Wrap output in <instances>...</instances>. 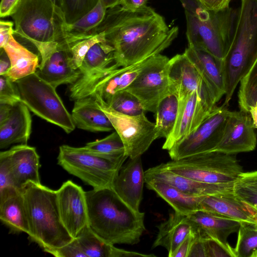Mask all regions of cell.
Masks as SVG:
<instances>
[{
  "mask_svg": "<svg viewBox=\"0 0 257 257\" xmlns=\"http://www.w3.org/2000/svg\"><path fill=\"white\" fill-rule=\"evenodd\" d=\"M100 33L101 43L112 49L114 62L121 67L160 54L178 37L179 28L169 27L163 17L148 6L130 11L118 5L107 9L93 35Z\"/></svg>",
  "mask_w": 257,
  "mask_h": 257,
  "instance_id": "obj_1",
  "label": "cell"
},
{
  "mask_svg": "<svg viewBox=\"0 0 257 257\" xmlns=\"http://www.w3.org/2000/svg\"><path fill=\"white\" fill-rule=\"evenodd\" d=\"M88 225L107 242L134 245L146 230L145 213L125 203L112 188L85 192Z\"/></svg>",
  "mask_w": 257,
  "mask_h": 257,
  "instance_id": "obj_2",
  "label": "cell"
},
{
  "mask_svg": "<svg viewBox=\"0 0 257 257\" xmlns=\"http://www.w3.org/2000/svg\"><path fill=\"white\" fill-rule=\"evenodd\" d=\"M257 59V0H241L234 33L219 65L227 106L240 80Z\"/></svg>",
  "mask_w": 257,
  "mask_h": 257,
  "instance_id": "obj_3",
  "label": "cell"
},
{
  "mask_svg": "<svg viewBox=\"0 0 257 257\" xmlns=\"http://www.w3.org/2000/svg\"><path fill=\"white\" fill-rule=\"evenodd\" d=\"M22 191L29 228L28 235L32 241L46 252L73 239L61 219L56 191L30 182Z\"/></svg>",
  "mask_w": 257,
  "mask_h": 257,
  "instance_id": "obj_4",
  "label": "cell"
},
{
  "mask_svg": "<svg viewBox=\"0 0 257 257\" xmlns=\"http://www.w3.org/2000/svg\"><path fill=\"white\" fill-rule=\"evenodd\" d=\"M237 12L230 7L211 12L202 5L192 13L185 11L188 46L206 50L220 65L232 38Z\"/></svg>",
  "mask_w": 257,
  "mask_h": 257,
  "instance_id": "obj_5",
  "label": "cell"
},
{
  "mask_svg": "<svg viewBox=\"0 0 257 257\" xmlns=\"http://www.w3.org/2000/svg\"><path fill=\"white\" fill-rule=\"evenodd\" d=\"M11 16L15 25L14 35L31 43L67 44L63 14L51 0H21Z\"/></svg>",
  "mask_w": 257,
  "mask_h": 257,
  "instance_id": "obj_6",
  "label": "cell"
},
{
  "mask_svg": "<svg viewBox=\"0 0 257 257\" xmlns=\"http://www.w3.org/2000/svg\"><path fill=\"white\" fill-rule=\"evenodd\" d=\"M128 158L125 155L105 157L83 147L63 145L59 147L58 164L93 189L112 188L114 179Z\"/></svg>",
  "mask_w": 257,
  "mask_h": 257,
  "instance_id": "obj_7",
  "label": "cell"
},
{
  "mask_svg": "<svg viewBox=\"0 0 257 257\" xmlns=\"http://www.w3.org/2000/svg\"><path fill=\"white\" fill-rule=\"evenodd\" d=\"M157 166L193 180L212 184L233 183L243 172L235 154L217 151L172 160Z\"/></svg>",
  "mask_w": 257,
  "mask_h": 257,
  "instance_id": "obj_8",
  "label": "cell"
},
{
  "mask_svg": "<svg viewBox=\"0 0 257 257\" xmlns=\"http://www.w3.org/2000/svg\"><path fill=\"white\" fill-rule=\"evenodd\" d=\"M23 102L37 116L62 128L67 134L76 127L56 88L36 73L15 82Z\"/></svg>",
  "mask_w": 257,
  "mask_h": 257,
  "instance_id": "obj_9",
  "label": "cell"
},
{
  "mask_svg": "<svg viewBox=\"0 0 257 257\" xmlns=\"http://www.w3.org/2000/svg\"><path fill=\"white\" fill-rule=\"evenodd\" d=\"M92 97L108 116L114 130L121 139L125 155L129 158L142 156L158 139L155 122L150 121L145 113L134 116L123 114L112 109L99 96Z\"/></svg>",
  "mask_w": 257,
  "mask_h": 257,
  "instance_id": "obj_10",
  "label": "cell"
},
{
  "mask_svg": "<svg viewBox=\"0 0 257 257\" xmlns=\"http://www.w3.org/2000/svg\"><path fill=\"white\" fill-rule=\"evenodd\" d=\"M230 112L223 104L215 106L194 132L168 151L172 160L214 151L222 138Z\"/></svg>",
  "mask_w": 257,
  "mask_h": 257,
  "instance_id": "obj_11",
  "label": "cell"
},
{
  "mask_svg": "<svg viewBox=\"0 0 257 257\" xmlns=\"http://www.w3.org/2000/svg\"><path fill=\"white\" fill-rule=\"evenodd\" d=\"M169 59L161 53L150 57L125 89L139 99L146 111L155 113L160 101L171 93L168 74Z\"/></svg>",
  "mask_w": 257,
  "mask_h": 257,
  "instance_id": "obj_12",
  "label": "cell"
},
{
  "mask_svg": "<svg viewBox=\"0 0 257 257\" xmlns=\"http://www.w3.org/2000/svg\"><path fill=\"white\" fill-rule=\"evenodd\" d=\"M168 74L170 92L179 100L197 91L210 111L216 106V102L202 77L184 53L169 59Z\"/></svg>",
  "mask_w": 257,
  "mask_h": 257,
  "instance_id": "obj_13",
  "label": "cell"
},
{
  "mask_svg": "<svg viewBox=\"0 0 257 257\" xmlns=\"http://www.w3.org/2000/svg\"><path fill=\"white\" fill-rule=\"evenodd\" d=\"M119 68L114 62L113 53L101 42L94 45L88 51L78 68L80 76L69 85L71 100L89 96L99 80L109 72Z\"/></svg>",
  "mask_w": 257,
  "mask_h": 257,
  "instance_id": "obj_14",
  "label": "cell"
},
{
  "mask_svg": "<svg viewBox=\"0 0 257 257\" xmlns=\"http://www.w3.org/2000/svg\"><path fill=\"white\" fill-rule=\"evenodd\" d=\"M58 210L62 222L75 238L88 225L85 192L71 180L64 182L56 191Z\"/></svg>",
  "mask_w": 257,
  "mask_h": 257,
  "instance_id": "obj_15",
  "label": "cell"
},
{
  "mask_svg": "<svg viewBox=\"0 0 257 257\" xmlns=\"http://www.w3.org/2000/svg\"><path fill=\"white\" fill-rule=\"evenodd\" d=\"M249 112L230 111L222 138L214 151L229 154L254 150L257 136Z\"/></svg>",
  "mask_w": 257,
  "mask_h": 257,
  "instance_id": "obj_16",
  "label": "cell"
},
{
  "mask_svg": "<svg viewBox=\"0 0 257 257\" xmlns=\"http://www.w3.org/2000/svg\"><path fill=\"white\" fill-rule=\"evenodd\" d=\"M211 111L197 91L179 100V111L174 128L170 136L165 139L162 149L169 150L194 132Z\"/></svg>",
  "mask_w": 257,
  "mask_h": 257,
  "instance_id": "obj_17",
  "label": "cell"
},
{
  "mask_svg": "<svg viewBox=\"0 0 257 257\" xmlns=\"http://www.w3.org/2000/svg\"><path fill=\"white\" fill-rule=\"evenodd\" d=\"M2 152L7 160L17 189L22 191L30 182L41 184L40 157L35 147L20 144Z\"/></svg>",
  "mask_w": 257,
  "mask_h": 257,
  "instance_id": "obj_18",
  "label": "cell"
},
{
  "mask_svg": "<svg viewBox=\"0 0 257 257\" xmlns=\"http://www.w3.org/2000/svg\"><path fill=\"white\" fill-rule=\"evenodd\" d=\"M145 183L141 156L129 158L114 179L112 189L118 197L135 211H140Z\"/></svg>",
  "mask_w": 257,
  "mask_h": 257,
  "instance_id": "obj_19",
  "label": "cell"
},
{
  "mask_svg": "<svg viewBox=\"0 0 257 257\" xmlns=\"http://www.w3.org/2000/svg\"><path fill=\"white\" fill-rule=\"evenodd\" d=\"M70 46L60 43L43 61L36 73L42 79L55 88L62 84L71 85L80 76L78 69H74L71 65Z\"/></svg>",
  "mask_w": 257,
  "mask_h": 257,
  "instance_id": "obj_20",
  "label": "cell"
},
{
  "mask_svg": "<svg viewBox=\"0 0 257 257\" xmlns=\"http://www.w3.org/2000/svg\"><path fill=\"white\" fill-rule=\"evenodd\" d=\"M145 180L164 182L183 193L193 196H207L233 191V183L212 184L202 182L161 169L157 166L145 172Z\"/></svg>",
  "mask_w": 257,
  "mask_h": 257,
  "instance_id": "obj_21",
  "label": "cell"
},
{
  "mask_svg": "<svg viewBox=\"0 0 257 257\" xmlns=\"http://www.w3.org/2000/svg\"><path fill=\"white\" fill-rule=\"evenodd\" d=\"M200 210L251 223H257V214L239 199L233 191L204 196Z\"/></svg>",
  "mask_w": 257,
  "mask_h": 257,
  "instance_id": "obj_22",
  "label": "cell"
},
{
  "mask_svg": "<svg viewBox=\"0 0 257 257\" xmlns=\"http://www.w3.org/2000/svg\"><path fill=\"white\" fill-rule=\"evenodd\" d=\"M158 232L152 248L165 247L172 257L179 246L190 234L197 233L198 226L188 215L177 212L169 214L167 220L158 226Z\"/></svg>",
  "mask_w": 257,
  "mask_h": 257,
  "instance_id": "obj_23",
  "label": "cell"
},
{
  "mask_svg": "<svg viewBox=\"0 0 257 257\" xmlns=\"http://www.w3.org/2000/svg\"><path fill=\"white\" fill-rule=\"evenodd\" d=\"M32 119L28 107L21 101L13 105L7 119L0 123V149L15 144H27Z\"/></svg>",
  "mask_w": 257,
  "mask_h": 257,
  "instance_id": "obj_24",
  "label": "cell"
},
{
  "mask_svg": "<svg viewBox=\"0 0 257 257\" xmlns=\"http://www.w3.org/2000/svg\"><path fill=\"white\" fill-rule=\"evenodd\" d=\"M71 114L78 128L91 132H109L114 130L109 118L92 96L75 100Z\"/></svg>",
  "mask_w": 257,
  "mask_h": 257,
  "instance_id": "obj_25",
  "label": "cell"
},
{
  "mask_svg": "<svg viewBox=\"0 0 257 257\" xmlns=\"http://www.w3.org/2000/svg\"><path fill=\"white\" fill-rule=\"evenodd\" d=\"M197 68L216 103L225 91L217 61L206 50L188 46L184 52Z\"/></svg>",
  "mask_w": 257,
  "mask_h": 257,
  "instance_id": "obj_26",
  "label": "cell"
},
{
  "mask_svg": "<svg viewBox=\"0 0 257 257\" xmlns=\"http://www.w3.org/2000/svg\"><path fill=\"white\" fill-rule=\"evenodd\" d=\"M189 216L197 224L201 236L213 239L228 247L231 246L227 241V237L238 231L241 223L238 220L202 210Z\"/></svg>",
  "mask_w": 257,
  "mask_h": 257,
  "instance_id": "obj_27",
  "label": "cell"
},
{
  "mask_svg": "<svg viewBox=\"0 0 257 257\" xmlns=\"http://www.w3.org/2000/svg\"><path fill=\"white\" fill-rule=\"evenodd\" d=\"M149 58L109 72L94 86L90 96L98 95L106 102L115 93L125 90L136 78Z\"/></svg>",
  "mask_w": 257,
  "mask_h": 257,
  "instance_id": "obj_28",
  "label": "cell"
},
{
  "mask_svg": "<svg viewBox=\"0 0 257 257\" xmlns=\"http://www.w3.org/2000/svg\"><path fill=\"white\" fill-rule=\"evenodd\" d=\"M4 49L11 63L6 76L13 81L36 73L40 64L39 56L20 44L14 35Z\"/></svg>",
  "mask_w": 257,
  "mask_h": 257,
  "instance_id": "obj_29",
  "label": "cell"
},
{
  "mask_svg": "<svg viewBox=\"0 0 257 257\" xmlns=\"http://www.w3.org/2000/svg\"><path fill=\"white\" fill-rule=\"evenodd\" d=\"M148 189L155 191L167 202L175 212L190 215L200 210V203L204 196L186 194L173 186L158 180L145 181Z\"/></svg>",
  "mask_w": 257,
  "mask_h": 257,
  "instance_id": "obj_30",
  "label": "cell"
},
{
  "mask_svg": "<svg viewBox=\"0 0 257 257\" xmlns=\"http://www.w3.org/2000/svg\"><path fill=\"white\" fill-rule=\"evenodd\" d=\"M87 257L154 256L138 252L120 249L98 236L88 225L76 237Z\"/></svg>",
  "mask_w": 257,
  "mask_h": 257,
  "instance_id": "obj_31",
  "label": "cell"
},
{
  "mask_svg": "<svg viewBox=\"0 0 257 257\" xmlns=\"http://www.w3.org/2000/svg\"><path fill=\"white\" fill-rule=\"evenodd\" d=\"M0 220L12 233H29L22 191L0 202Z\"/></svg>",
  "mask_w": 257,
  "mask_h": 257,
  "instance_id": "obj_32",
  "label": "cell"
},
{
  "mask_svg": "<svg viewBox=\"0 0 257 257\" xmlns=\"http://www.w3.org/2000/svg\"><path fill=\"white\" fill-rule=\"evenodd\" d=\"M106 10L99 1L93 9L80 19L67 24L66 42L71 46L78 41L94 36L93 32L103 20Z\"/></svg>",
  "mask_w": 257,
  "mask_h": 257,
  "instance_id": "obj_33",
  "label": "cell"
},
{
  "mask_svg": "<svg viewBox=\"0 0 257 257\" xmlns=\"http://www.w3.org/2000/svg\"><path fill=\"white\" fill-rule=\"evenodd\" d=\"M179 108V100L170 93L164 97L158 104L156 114V128L158 139H167L174 128Z\"/></svg>",
  "mask_w": 257,
  "mask_h": 257,
  "instance_id": "obj_34",
  "label": "cell"
},
{
  "mask_svg": "<svg viewBox=\"0 0 257 257\" xmlns=\"http://www.w3.org/2000/svg\"><path fill=\"white\" fill-rule=\"evenodd\" d=\"M233 192L257 214V170L240 173L233 182Z\"/></svg>",
  "mask_w": 257,
  "mask_h": 257,
  "instance_id": "obj_35",
  "label": "cell"
},
{
  "mask_svg": "<svg viewBox=\"0 0 257 257\" xmlns=\"http://www.w3.org/2000/svg\"><path fill=\"white\" fill-rule=\"evenodd\" d=\"M238 92L240 110L249 112L257 103V59L248 73L240 80Z\"/></svg>",
  "mask_w": 257,
  "mask_h": 257,
  "instance_id": "obj_36",
  "label": "cell"
},
{
  "mask_svg": "<svg viewBox=\"0 0 257 257\" xmlns=\"http://www.w3.org/2000/svg\"><path fill=\"white\" fill-rule=\"evenodd\" d=\"M84 148L102 156L117 157L125 155L124 144L116 131L102 139L87 143Z\"/></svg>",
  "mask_w": 257,
  "mask_h": 257,
  "instance_id": "obj_37",
  "label": "cell"
},
{
  "mask_svg": "<svg viewBox=\"0 0 257 257\" xmlns=\"http://www.w3.org/2000/svg\"><path fill=\"white\" fill-rule=\"evenodd\" d=\"M115 111L128 115H138L146 111L139 99L124 90L113 95L106 102Z\"/></svg>",
  "mask_w": 257,
  "mask_h": 257,
  "instance_id": "obj_38",
  "label": "cell"
},
{
  "mask_svg": "<svg viewBox=\"0 0 257 257\" xmlns=\"http://www.w3.org/2000/svg\"><path fill=\"white\" fill-rule=\"evenodd\" d=\"M256 223L241 222L234 251L236 257L250 256L257 249Z\"/></svg>",
  "mask_w": 257,
  "mask_h": 257,
  "instance_id": "obj_39",
  "label": "cell"
},
{
  "mask_svg": "<svg viewBox=\"0 0 257 257\" xmlns=\"http://www.w3.org/2000/svg\"><path fill=\"white\" fill-rule=\"evenodd\" d=\"M67 24H71L93 9L99 0H58Z\"/></svg>",
  "mask_w": 257,
  "mask_h": 257,
  "instance_id": "obj_40",
  "label": "cell"
},
{
  "mask_svg": "<svg viewBox=\"0 0 257 257\" xmlns=\"http://www.w3.org/2000/svg\"><path fill=\"white\" fill-rule=\"evenodd\" d=\"M103 41L102 33L94 36L78 41L70 47L71 65L74 69H78L90 49L95 44Z\"/></svg>",
  "mask_w": 257,
  "mask_h": 257,
  "instance_id": "obj_41",
  "label": "cell"
},
{
  "mask_svg": "<svg viewBox=\"0 0 257 257\" xmlns=\"http://www.w3.org/2000/svg\"><path fill=\"white\" fill-rule=\"evenodd\" d=\"M20 191L15 187L7 160L0 153V202Z\"/></svg>",
  "mask_w": 257,
  "mask_h": 257,
  "instance_id": "obj_42",
  "label": "cell"
},
{
  "mask_svg": "<svg viewBox=\"0 0 257 257\" xmlns=\"http://www.w3.org/2000/svg\"><path fill=\"white\" fill-rule=\"evenodd\" d=\"M0 76V103L13 106L21 102L15 82L7 76Z\"/></svg>",
  "mask_w": 257,
  "mask_h": 257,
  "instance_id": "obj_43",
  "label": "cell"
},
{
  "mask_svg": "<svg viewBox=\"0 0 257 257\" xmlns=\"http://www.w3.org/2000/svg\"><path fill=\"white\" fill-rule=\"evenodd\" d=\"M46 252L56 257H87L76 238L60 248Z\"/></svg>",
  "mask_w": 257,
  "mask_h": 257,
  "instance_id": "obj_44",
  "label": "cell"
},
{
  "mask_svg": "<svg viewBox=\"0 0 257 257\" xmlns=\"http://www.w3.org/2000/svg\"><path fill=\"white\" fill-rule=\"evenodd\" d=\"M14 23L10 21L1 20L0 22V48H4L14 35Z\"/></svg>",
  "mask_w": 257,
  "mask_h": 257,
  "instance_id": "obj_45",
  "label": "cell"
},
{
  "mask_svg": "<svg viewBox=\"0 0 257 257\" xmlns=\"http://www.w3.org/2000/svg\"><path fill=\"white\" fill-rule=\"evenodd\" d=\"M203 7L211 12H218L229 8L231 0H198Z\"/></svg>",
  "mask_w": 257,
  "mask_h": 257,
  "instance_id": "obj_46",
  "label": "cell"
},
{
  "mask_svg": "<svg viewBox=\"0 0 257 257\" xmlns=\"http://www.w3.org/2000/svg\"><path fill=\"white\" fill-rule=\"evenodd\" d=\"M197 233L188 235L179 246L172 257H188L192 244Z\"/></svg>",
  "mask_w": 257,
  "mask_h": 257,
  "instance_id": "obj_47",
  "label": "cell"
},
{
  "mask_svg": "<svg viewBox=\"0 0 257 257\" xmlns=\"http://www.w3.org/2000/svg\"><path fill=\"white\" fill-rule=\"evenodd\" d=\"M21 0H2L0 4V16H11Z\"/></svg>",
  "mask_w": 257,
  "mask_h": 257,
  "instance_id": "obj_48",
  "label": "cell"
},
{
  "mask_svg": "<svg viewBox=\"0 0 257 257\" xmlns=\"http://www.w3.org/2000/svg\"><path fill=\"white\" fill-rule=\"evenodd\" d=\"M148 0H121L120 5L125 9L136 11L147 6Z\"/></svg>",
  "mask_w": 257,
  "mask_h": 257,
  "instance_id": "obj_49",
  "label": "cell"
},
{
  "mask_svg": "<svg viewBox=\"0 0 257 257\" xmlns=\"http://www.w3.org/2000/svg\"><path fill=\"white\" fill-rule=\"evenodd\" d=\"M11 67L10 60L4 48L0 52V75L6 76Z\"/></svg>",
  "mask_w": 257,
  "mask_h": 257,
  "instance_id": "obj_50",
  "label": "cell"
},
{
  "mask_svg": "<svg viewBox=\"0 0 257 257\" xmlns=\"http://www.w3.org/2000/svg\"><path fill=\"white\" fill-rule=\"evenodd\" d=\"M13 106L0 103V123L5 121L9 116Z\"/></svg>",
  "mask_w": 257,
  "mask_h": 257,
  "instance_id": "obj_51",
  "label": "cell"
},
{
  "mask_svg": "<svg viewBox=\"0 0 257 257\" xmlns=\"http://www.w3.org/2000/svg\"><path fill=\"white\" fill-rule=\"evenodd\" d=\"M121 0H99L102 5L106 9H109L120 5Z\"/></svg>",
  "mask_w": 257,
  "mask_h": 257,
  "instance_id": "obj_52",
  "label": "cell"
},
{
  "mask_svg": "<svg viewBox=\"0 0 257 257\" xmlns=\"http://www.w3.org/2000/svg\"><path fill=\"white\" fill-rule=\"evenodd\" d=\"M249 113L252 120L253 127L257 128V103L255 106L250 107Z\"/></svg>",
  "mask_w": 257,
  "mask_h": 257,
  "instance_id": "obj_53",
  "label": "cell"
},
{
  "mask_svg": "<svg viewBox=\"0 0 257 257\" xmlns=\"http://www.w3.org/2000/svg\"><path fill=\"white\" fill-rule=\"evenodd\" d=\"M54 4H55L57 6H58V0H51ZM59 7V6H58Z\"/></svg>",
  "mask_w": 257,
  "mask_h": 257,
  "instance_id": "obj_54",
  "label": "cell"
},
{
  "mask_svg": "<svg viewBox=\"0 0 257 257\" xmlns=\"http://www.w3.org/2000/svg\"><path fill=\"white\" fill-rule=\"evenodd\" d=\"M256 229H257V223L256 224Z\"/></svg>",
  "mask_w": 257,
  "mask_h": 257,
  "instance_id": "obj_55",
  "label": "cell"
}]
</instances>
